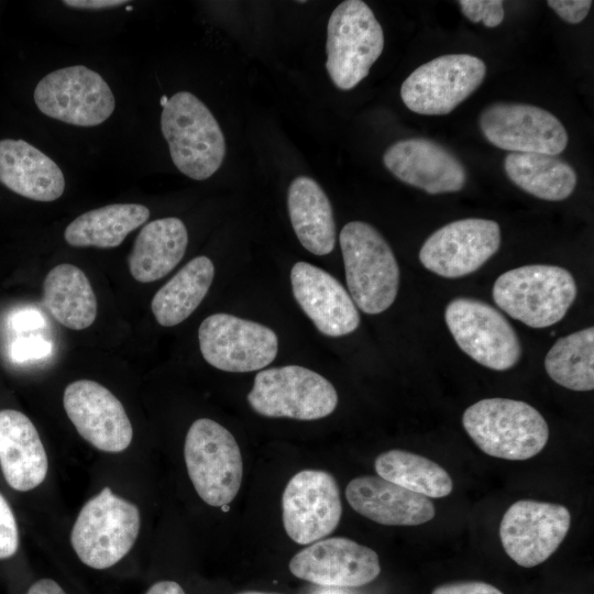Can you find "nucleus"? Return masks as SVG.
Instances as JSON below:
<instances>
[{"label": "nucleus", "instance_id": "nucleus-29", "mask_svg": "<svg viewBox=\"0 0 594 594\" xmlns=\"http://www.w3.org/2000/svg\"><path fill=\"white\" fill-rule=\"evenodd\" d=\"M504 169L517 187L548 201L566 199L578 180L574 168L554 155L509 153L504 160Z\"/></svg>", "mask_w": 594, "mask_h": 594}, {"label": "nucleus", "instance_id": "nucleus-42", "mask_svg": "<svg viewBox=\"0 0 594 594\" xmlns=\"http://www.w3.org/2000/svg\"><path fill=\"white\" fill-rule=\"evenodd\" d=\"M238 594H275V593H264V592H255V591H249V592H242Z\"/></svg>", "mask_w": 594, "mask_h": 594}, {"label": "nucleus", "instance_id": "nucleus-20", "mask_svg": "<svg viewBox=\"0 0 594 594\" xmlns=\"http://www.w3.org/2000/svg\"><path fill=\"white\" fill-rule=\"evenodd\" d=\"M290 283L296 301L322 334L342 337L359 327L355 304L342 284L328 272L297 262L290 271Z\"/></svg>", "mask_w": 594, "mask_h": 594}, {"label": "nucleus", "instance_id": "nucleus-12", "mask_svg": "<svg viewBox=\"0 0 594 594\" xmlns=\"http://www.w3.org/2000/svg\"><path fill=\"white\" fill-rule=\"evenodd\" d=\"M198 339L204 359L226 372L263 369L278 351V339L272 329L229 314L207 317L200 323Z\"/></svg>", "mask_w": 594, "mask_h": 594}, {"label": "nucleus", "instance_id": "nucleus-24", "mask_svg": "<svg viewBox=\"0 0 594 594\" xmlns=\"http://www.w3.org/2000/svg\"><path fill=\"white\" fill-rule=\"evenodd\" d=\"M187 244V229L180 219L167 217L146 223L129 255L131 275L140 283L164 277L180 262Z\"/></svg>", "mask_w": 594, "mask_h": 594}, {"label": "nucleus", "instance_id": "nucleus-39", "mask_svg": "<svg viewBox=\"0 0 594 594\" xmlns=\"http://www.w3.org/2000/svg\"><path fill=\"white\" fill-rule=\"evenodd\" d=\"M25 594H66L52 579H42L30 586Z\"/></svg>", "mask_w": 594, "mask_h": 594}, {"label": "nucleus", "instance_id": "nucleus-6", "mask_svg": "<svg viewBox=\"0 0 594 594\" xmlns=\"http://www.w3.org/2000/svg\"><path fill=\"white\" fill-rule=\"evenodd\" d=\"M384 50V33L371 8L361 0L342 1L327 26L326 69L333 85L350 90L367 75Z\"/></svg>", "mask_w": 594, "mask_h": 594}, {"label": "nucleus", "instance_id": "nucleus-4", "mask_svg": "<svg viewBox=\"0 0 594 594\" xmlns=\"http://www.w3.org/2000/svg\"><path fill=\"white\" fill-rule=\"evenodd\" d=\"M492 294L512 318L531 328H547L565 316L576 297V284L563 267L534 264L503 273Z\"/></svg>", "mask_w": 594, "mask_h": 594}, {"label": "nucleus", "instance_id": "nucleus-7", "mask_svg": "<svg viewBox=\"0 0 594 594\" xmlns=\"http://www.w3.org/2000/svg\"><path fill=\"white\" fill-rule=\"evenodd\" d=\"M184 458L189 479L199 497L220 507L237 496L243 476V462L233 435L217 421L200 418L189 427Z\"/></svg>", "mask_w": 594, "mask_h": 594}, {"label": "nucleus", "instance_id": "nucleus-30", "mask_svg": "<svg viewBox=\"0 0 594 594\" xmlns=\"http://www.w3.org/2000/svg\"><path fill=\"white\" fill-rule=\"evenodd\" d=\"M374 466L380 477L429 498L446 497L453 488L452 479L441 465L405 450L381 453Z\"/></svg>", "mask_w": 594, "mask_h": 594}, {"label": "nucleus", "instance_id": "nucleus-22", "mask_svg": "<svg viewBox=\"0 0 594 594\" xmlns=\"http://www.w3.org/2000/svg\"><path fill=\"white\" fill-rule=\"evenodd\" d=\"M0 468L19 492L35 488L47 474V455L35 426L14 409L0 410Z\"/></svg>", "mask_w": 594, "mask_h": 594}, {"label": "nucleus", "instance_id": "nucleus-28", "mask_svg": "<svg viewBox=\"0 0 594 594\" xmlns=\"http://www.w3.org/2000/svg\"><path fill=\"white\" fill-rule=\"evenodd\" d=\"M215 276V266L207 256L186 263L154 295L151 308L156 321L173 327L187 319L207 295Z\"/></svg>", "mask_w": 594, "mask_h": 594}, {"label": "nucleus", "instance_id": "nucleus-14", "mask_svg": "<svg viewBox=\"0 0 594 594\" xmlns=\"http://www.w3.org/2000/svg\"><path fill=\"white\" fill-rule=\"evenodd\" d=\"M570 525L571 514L563 505L521 499L505 512L499 539L512 560L520 566L532 568L554 553Z\"/></svg>", "mask_w": 594, "mask_h": 594}, {"label": "nucleus", "instance_id": "nucleus-2", "mask_svg": "<svg viewBox=\"0 0 594 594\" xmlns=\"http://www.w3.org/2000/svg\"><path fill=\"white\" fill-rule=\"evenodd\" d=\"M161 130L174 165L187 177L205 180L220 168L224 135L211 111L191 92L179 91L168 99Z\"/></svg>", "mask_w": 594, "mask_h": 594}, {"label": "nucleus", "instance_id": "nucleus-36", "mask_svg": "<svg viewBox=\"0 0 594 594\" xmlns=\"http://www.w3.org/2000/svg\"><path fill=\"white\" fill-rule=\"evenodd\" d=\"M431 594H504L497 587L477 581L453 582L437 586Z\"/></svg>", "mask_w": 594, "mask_h": 594}, {"label": "nucleus", "instance_id": "nucleus-21", "mask_svg": "<svg viewBox=\"0 0 594 594\" xmlns=\"http://www.w3.org/2000/svg\"><path fill=\"white\" fill-rule=\"evenodd\" d=\"M345 497L360 515L386 526H417L435 517L429 497L380 476H359L349 482Z\"/></svg>", "mask_w": 594, "mask_h": 594}, {"label": "nucleus", "instance_id": "nucleus-33", "mask_svg": "<svg viewBox=\"0 0 594 594\" xmlns=\"http://www.w3.org/2000/svg\"><path fill=\"white\" fill-rule=\"evenodd\" d=\"M53 349L51 341L32 336L14 340L10 345V358L13 362L24 363L47 358Z\"/></svg>", "mask_w": 594, "mask_h": 594}, {"label": "nucleus", "instance_id": "nucleus-15", "mask_svg": "<svg viewBox=\"0 0 594 594\" xmlns=\"http://www.w3.org/2000/svg\"><path fill=\"white\" fill-rule=\"evenodd\" d=\"M283 524L298 544H310L330 535L342 515L334 477L320 470H304L287 483L282 496Z\"/></svg>", "mask_w": 594, "mask_h": 594}, {"label": "nucleus", "instance_id": "nucleus-41", "mask_svg": "<svg viewBox=\"0 0 594 594\" xmlns=\"http://www.w3.org/2000/svg\"><path fill=\"white\" fill-rule=\"evenodd\" d=\"M311 594H353V593L344 590V587L321 586V587L316 588Z\"/></svg>", "mask_w": 594, "mask_h": 594}, {"label": "nucleus", "instance_id": "nucleus-17", "mask_svg": "<svg viewBox=\"0 0 594 594\" xmlns=\"http://www.w3.org/2000/svg\"><path fill=\"white\" fill-rule=\"evenodd\" d=\"M65 411L78 433L98 450L121 452L133 438L130 419L121 402L103 385L79 380L64 391Z\"/></svg>", "mask_w": 594, "mask_h": 594}, {"label": "nucleus", "instance_id": "nucleus-31", "mask_svg": "<svg viewBox=\"0 0 594 594\" xmlns=\"http://www.w3.org/2000/svg\"><path fill=\"white\" fill-rule=\"evenodd\" d=\"M544 367L557 384L575 392L594 388V329L560 338L548 351Z\"/></svg>", "mask_w": 594, "mask_h": 594}, {"label": "nucleus", "instance_id": "nucleus-11", "mask_svg": "<svg viewBox=\"0 0 594 594\" xmlns=\"http://www.w3.org/2000/svg\"><path fill=\"white\" fill-rule=\"evenodd\" d=\"M33 98L45 116L77 127L99 125L116 108L107 81L84 65L63 67L45 75L36 85Z\"/></svg>", "mask_w": 594, "mask_h": 594}, {"label": "nucleus", "instance_id": "nucleus-32", "mask_svg": "<svg viewBox=\"0 0 594 594\" xmlns=\"http://www.w3.org/2000/svg\"><path fill=\"white\" fill-rule=\"evenodd\" d=\"M463 15L473 23L482 22L486 28H495L504 20L503 1L501 0H460Z\"/></svg>", "mask_w": 594, "mask_h": 594}, {"label": "nucleus", "instance_id": "nucleus-10", "mask_svg": "<svg viewBox=\"0 0 594 594\" xmlns=\"http://www.w3.org/2000/svg\"><path fill=\"white\" fill-rule=\"evenodd\" d=\"M444 318L460 349L481 365L506 371L518 363L521 355L518 336L491 305L458 297L447 305Z\"/></svg>", "mask_w": 594, "mask_h": 594}, {"label": "nucleus", "instance_id": "nucleus-9", "mask_svg": "<svg viewBox=\"0 0 594 594\" xmlns=\"http://www.w3.org/2000/svg\"><path fill=\"white\" fill-rule=\"evenodd\" d=\"M485 63L469 54H448L417 67L402 84L400 97L415 113L443 116L483 82Z\"/></svg>", "mask_w": 594, "mask_h": 594}, {"label": "nucleus", "instance_id": "nucleus-40", "mask_svg": "<svg viewBox=\"0 0 594 594\" xmlns=\"http://www.w3.org/2000/svg\"><path fill=\"white\" fill-rule=\"evenodd\" d=\"M145 594H185V592L175 581H160L154 583Z\"/></svg>", "mask_w": 594, "mask_h": 594}, {"label": "nucleus", "instance_id": "nucleus-27", "mask_svg": "<svg viewBox=\"0 0 594 594\" xmlns=\"http://www.w3.org/2000/svg\"><path fill=\"white\" fill-rule=\"evenodd\" d=\"M148 217L150 210L143 205H108L78 216L66 227L64 238L76 248H116Z\"/></svg>", "mask_w": 594, "mask_h": 594}, {"label": "nucleus", "instance_id": "nucleus-13", "mask_svg": "<svg viewBox=\"0 0 594 594\" xmlns=\"http://www.w3.org/2000/svg\"><path fill=\"white\" fill-rule=\"evenodd\" d=\"M484 138L510 153H562L569 141L561 121L548 110L518 102H495L480 114Z\"/></svg>", "mask_w": 594, "mask_h": 594}, {"label": "nucleus", "instance_id": "nucleus-23", "mask_svg": "<svg viewBox=\"0 0 594 594\" xmlns=\"http://www.w3.org/2000/svg\"><path fill=\"white\" fill-rule=\"evenodd\" d=\"M0 183L36 201H54L65 190V177L58 165L23 140H0Z\"/></svg>", "mask_w": 594, "mask_h": 594}, {"label": "nucleus", "instance_id": "nucleus-19", "mask_svg": "<svg viewBox=\"0 0 594 594\" xmlns=\"http://www.w3.org/2000/svg\"><path fill=\"white\" fill-rule=\"evenodd\" d=\"M383 162L400 182L430 195L457 193L466 183V170L458 157L425 138L395 142L385 151Z\"/></svg>", "mask_w": 594, "mask_h": 594}, {"label": "nucleus", "instance_id": "nucleus-16", "mask_svg": "<svg viewBox=\"0 0 594 594\" xmlns=\"http://www.w3.org/2000/svg\"><path fill=\"white\" fill-rule=\"evenodd\" d=\"M501 229L493 220L465 218L435 231L419 252L421 264L447 278L477 271L499 249Z\"/></svg>", "mask_w": 594, "mask_h": 594}, {"label": "nucleus", "instance_id": "nucleus-34", "mask_svg": "<svg viewBox=\"0 0 594 594\" xmlns=\"http://www.w3.org/2000/svg\"><path fill=\"white\" fill-rule=\"evenodd\" d=\"M19 547V530L14 514L0 493V559L12 557Z\"/></svg>", "mask_w": 594, "mask_h": 594}, {"label": "nucleus", "instance_id": "nucleus-3", "mask_svg": "<svg viewBox=\"0 0 594 594\" xmlns=\"http://www.w3.org/2000/svg\"><path fill=\"white\" fill-rule=\"evenodd\" d=\"M339 240L353 302L369 315L388 309L399 286V268L389 244L363 221L346 223Z\"/></svg>", "mask_w": 594, "mask_h": 594}, {"label": "nucleus", "instance_id": "nucleus-8", "mask_svg": "<svg viewBox=\"0 0 594 594\" xmlns=\"http://www.w3.org/2000/svg\"><path fill=\"white\" fill-rule=\"evenodd\" d=\"M248 402L265 417L316 420L333 413L338 394L322 375L299 365H286L258 372Z\"/></svg>", "mask_w": 594, "mask_h": 594}, {"label": "nucleus", "instance_id": "nucleus-25", "mask_svg": "<svg viewBox=\"0 0 594 594\" xmlns=\"http://www.w3.org/2000/svg\"><path fill=\"white\" fill-rule=\"evenodd\" d=\"M287 208L293 229L301 245L316 255L332 252L336 223L331 202L321 186L308 176L290 183Z\"/></svg>", "mask_w": 594, "mask_h": 594}, {"label": "nucleus", "instance_id": "nucleus-38", "mask_svg": "<svg viewBox=\"0 0 594 594\" xmlns=\"http://www.w3.org/2000/svg\"><path fill=\"white\" fill-rule=\"evenodd\" d=\"M63 3L74 9L101 10L128 3L125 0H65Z\"/></svg>", "mask_w": 594, "mask_h": 594}, {"label": "nucleus", "instance_id": "nucleus-1", "mask_svg": "<svg viewBox=\"0 0 594 594\" xmlns=\"http://www.w3.org/2000/svg\"><path fill=\"white\" fill-rule=\"evenodd\" d=\"M462 424L484 453L505 460H528L549 438L548 424L535 407L508 398L476 402L463 413Z\"/></svg>", "mask_w": 594, "mask_h": 594}, {"label": "nucleus", "instance_id": "nucleus-43", "mask_svg": "<svg viewBox=\"0 0 594 594\" xmlns=\"http://www.w3.org/2000/svg\"><path fill=\"white\" fill-rule=\"evenodd\" d=\"M168 101V98L166 96H163L161 99V105L164 107Z\"/></svg>", "mask_w": 594, "mask_h": 594}, {"label": "nucleus", "instance_id": "nucleus-5", "mask_svg": "<svg viewBox=\"0 0 594 594\" xmlns=\"http://www.w3.org/2000/svg\"><path fill=\"white\" fill-rule=\"evenodd\" d=\"M140 522L139 508L106 486L80 509L70 534L72 547L84 564L108 569L131 550Z\"/></svg>", "mask_w": 594, "mask_h": 594}, {"label": "nucleus", "instance_id": "nucleus-18", "mask_svg": "<svg viewBox=\"0 0 594 594\" xmlns=\"http://www.w3.org/2000/svg\"><path fill=\"white\" fill-rule=\"evenodd\" d=\"M298 579L319 586L358 587L375 580L381 565L377 553L351 539H322L296 553L289 561Z\"/></svg>", "mask_w": 594, "mask_h": 594}, {"label": "nucleus", "instance_id": "nucleus-37", "mask_svg": "<svg viewBox=\"0 0 594 594\" xmlns=\"http://www.w3.org/2000/svg\"><path fill=\"white\" fill-rule=\"evenodd\" d=\"M9 324L18 333L42 329L45 326L44 317L35 309L26 308L11 315Z\"/></svg>", "mask_w": 594, "mask_h": 594}, {"label": "nucleus", "instance_id": "nucleus-26", "mask_svg": "<svg viewBox=\"0 0 594 594\" xmlns=\"http://www.w3.org/2000/svg\"><path fill=\"white\" fill-rule=\"evenodd\" d=\"M43 304L63 326L82 330L97 317V299L85 273L63 263L52 268L43 283Z\"/></svg>", "mask_w": 594, "mask_h": 594}, {"label": "nucleus", "instance_id": "nucleus-35", "mask_svg": "<svg viewBox=\"0 0 594 594\" xmlns=\"http://www.w3.org/2000/svg\"><path fill=\"white\" fill-rule=\"evenodd\" d=\"M547 4L565 22L570 24H578L586 18L593 1L548 0Z\"/></svg>", "mask_w": 594, "mask_h": 594}]
</instances>
